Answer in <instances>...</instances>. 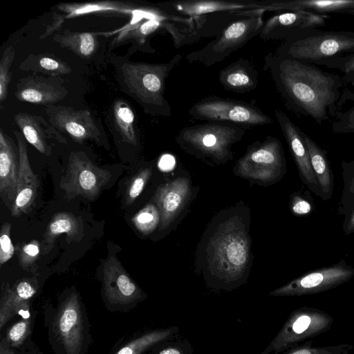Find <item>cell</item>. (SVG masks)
<instances>
[{"mask_svg": "<svg viewBox=\"0 0 354 354\" xmlns=\"http://www.w3.org/2000/svg\"><path fill=\"white\" fill-rule=\"evenodd\" d=\"M218 81L227 91L245 93L257 87L258 72L248 59L239 58L219 71Z\"/></svg>", "mask_w": 354, "mask_h": 354, "instance_id": "26", "label": "cell"}, {"mask_svg": "<svg viewBox=\"0 0 354 354\" xmlns=\"http://www.w3.org/2000/svg\"><path fill=\"white\" fill-rule=\"evenodd\" d=\"M19 315H21V319L7 329L5 335L9 346L16 351L32 337L37 312L30 306L21 310Z\"/></svg>", "mask_w": 354, "mask_h": 354, "instance_id": "34", "label": "cell"}, {"mask_svg": "<svg viewBox=\"0 0 354 354\" xmlns=\"http://www.w3.org/2000/svg\"><path fill=\"white\" fill-rule=\"evenodd\" d=\"M342 77L345 84H351L354 86V74L344 75Z\"/></svg>", "mask_w": 354, "mask_h": 354, "instance_id": "50", "label": "cell"}, {"mask_svg": "<svg viewBox=\"0 0 354 354\" xmlns=\"http://www.w3.org/2000/svg\"><path fill=\"white\" fill-rule=\"evenodd\" d=\"M275 53L300 62L322 66L331 59L354 53V31L307 29L286 39Z\"/></svg>", "mask_w": 354, "mask_h": 354, "instance_id": "5", "label": "cell"}, {"mask_svg": "<svg viewBox=\"0 0 354 354\" xmlns=\"http://www.w3.org/2000/svg\"><path fill=\"white\" fill-rule=\"evenodd\" d=\"M0 354H17V351L9 346L5 337L0 342Z\"/></svg>", "mask_w": 354, "mask_h": 354, "instance_id": "49", "label": "cell"}, {"mask_svg": "<svg viewBox=\"0 0 354 354\" xmlns=\"http://www.w3.org/2000/svg\"><path fill=\"white\" fill-rule=\"evenodd\" d=\"M111 176L108 170L93 164L84 153L72 151L59 185L68 198L80 196L93 200L110 180Z\"/></svg>", "mask_w": 354, "mask_h": 354, "instance_id": "12", "label": "cell"}, {"mask_svg": "<svg viewBox=\"0 0 354 354\" xmlns=\"http://www.w3.org/2000/svg\"><path fill=\"white\" fill-rule=\"evenodd\" d=\"M13 119L26 140L42 154L50 156L55 142H67L41 116L20 112L15 114Z\"/></svg>", "mask_w": 354, "mask_h": 354, "instance_id": "24", "label": "cell"}, {"mask_svg": "<svg viewBox=\"0 0 354 354\" xmlns=\"http://www.w3.org/2000/svg\"><path fill=\"white\" fill-rule=\"evenodd\" d=\"M59 77L30 75L21 78L16 86L15 97L21 102L51 105L62 100L68 91Z\"/></svg>", "mask_w": 354, "mask_h": 354, "instance_id": "19", "label": "cell"}, {"mask_svg": "<svg viewBox=\"0 0 354 354\" xmlns=\"http://www.w3.org/2000/svg\"><path fill=\"white\" fill-rule=\"evenodd\" d=\"M17 256L21 268L29 270L39 258L40 254V243L33 239L28 243L19 244L17 246Z\"/></svg>", "mask_w": 354, "mask_h": 354, "instance_id": "39", "label": "cell"}, {"mask_svg": "<svg viewBox=\"0 0 354 354\" xmlns=\"http://www.w3.org/2000/svg\"><path fill=\"white\" fill-rule=\"evenodd\" d=\"M344 13L354 16V8L348 9Z\"/></svg>", "mask_w": 354, "mask_h": 354, "instance_id": "51", "label": "cell"}, {"mask_svg": "<svg viewBox=\"0 0 354 354\" xmlns=\"http://www.w3.org/2000/svg\"><path fill=\"white\" fill-rule=\"evenodd\" d=\"M15 55L12 46L6 48L0 59V102L2 103L8 97V85L12 80L10 68Z\"/></svg>", "mask_w": 354, "mask_h": 354, "instance_id": "38", "label": "cell"}, {"mask_svg": "<svg viewBox=\"0 0 354 354\" xmlns=\"http://www.w3.org/2000/svg\"><path fill=\"white\" fill-rule=\"evenodd\" d=\"M24 71L40 73L50 77H59L72 72L71 67L57 57L47 54H30L19 64Z\"/></svg>", "mask_w": 354, "mask_h": 354, "instance_id": "32", "label": "cell"}, {"mask_svg": "<svg viewBox=\"0 0 354 354\" xmlns=\"http://www.w3.org/2000/svg\"><path fill=\"white\" fill-rule=\"evenodd\" d=\"M101 281L104 305L112 313L132 310L147 297L113 257L105 261Z\"/></svg>", "mask_w": 354, "mask_h": 354, "instance_id": "11", "label": "cell"}, {"mask_svg": "<svg viewBox=\"0 0 354 354\" xmlns=\"http://www.w3.org/2000/svg\"><path fill=\"white\" fill-rule=\"evenodd\" d=\"M263 69L290 110L319 124L332 121L346 84L342 77L277 53L264 57Z\"/></svg>", "mask_w": 354, "mask_h": 354, "instance_id": "1", "label": "cell"}, {"mask_svg": "<svg viewBox=\"0 0 354 354\" xmlns=\"http://www.w3.org/2000/svg\"><path fill=\"white\" fill-rule=\"evenodd\" d=\"M149 354H194V349L187 339L169 340L156 346Z\"/></svg>", "mask_w": 354, "mask_h": 354, "instance_id": "42", "label": "cell"}, {"mask_svg": "<svg viewBox=\"0 0 354 354\" xmlns=\"http://www.w3.org/2000/svg\"><path fill=\"white\" fill-rule=\"evenodd\" d=\"M354 277V268L344 259L327 267L309 271L269 293L274 297L317 294L339 286Z\"/></svg>", "mask_w": 354, "mask_h": 354, "instance_id": "13", "label": "cell"}, {"mask_svg": "<svg viewBox=\"0 0 354 354\" xmlns=\"http://www.w3.org/2000/svg\"><path fill=\"white\" fill-rule=\"evenodd\" d=\"M151 175V168H144L139 171L129 182L126 193L125 199L127 205L132 204L140 196Z\"/></svg>", "mask_w": 354, "mask_h": 354, "instance_id": "40", "label": "cell"}, {"mask_svg": "<svg viewBox=\"0 0 354 354\" xmlns=\"http://www.w3.org/2000/svg\"><path fill=\"white\" fill-rule=\"evenodd\" d=\"M19 154V171L17 191L15 203L10 210L13 216L17 217L28 213L35 201L39 180L30 165L27 141L20 132L14 131Z\"/></svg>", "mask_w": 354, "mask_h": 354, "instance_id": "20", "label": "cell"}, {"mask_svg": "<svg viewBox=\"0 0 354 354\" xmlns=\"http://www.w3.org/2000/svg\"><path fill=\"white\" fill-rule=\"evenodd\" d=\"M111 111V127L123 142L137 146L136 116L131 106L124 99H117Z\"/></svg>", "mask_w": 354, "mask_h": 354, "instance_id": "30", "label": "cell"}, {"mask_svg": "<svg viewBox=\"0 0 354 354\" xmlns=\"http://www.w3.org/2000/svg\"><path fill=\"white\" fill-rule=\"evenodd\" d=\"M333 317L314 307L294 310L261 354L278 353L328 331Z\"/></svg>", "mask_w": 354, "mask_h": 354, "instance_id": "9", "label": "cell"}, {"mask_svg": "<svg viewBox=\"0 0 354 354\" xmlns=\"http://www.w3.org/2000/svg\"><path fill=\"white\" fill-rule=\"evenodd\" d=\"M19 171L17 145L0 130V196L11 210L16 198Z\"/></svg>", "mask_w": 354, "mask_h": 354, "instance_id": "22", "label": "cell"}, {"mask_svg": "<svg viewBox=\"0 0 354 354\" xmlns=\"http://www.w3.org/2000/svg\"><path fill=\"white\" fill-rule=\"evenodd\" d=\"M236 170L243 177L263 182L280 178L286 171L281 142L268 136L263 141L252 143L238 161Z\"/></svg>", "mask_w": 354, "mask_h": 354, "instance_id": "10", "label": "cell"}, {"mask_svg": "<svg viewBox=\"0 0 354 354\" xmlns=\"http://www.w3.org/2000/svg\"><path fill=\"white\" fill-rule=\"evenodd\" d=\"M267 1L179 0L158 3L159 7L170 15L189 18H199L215 12H228L234 15L239 12L259 9L270 5Z\"/></svg>", "mask_w": 354, "mask_h": 354, "instance_id": "15", "label": "cell"}, {"mask_svg": "<svg viewBox=\"0 0 354 354\" xmlns=\"http://www.w3.org/2000/svg\"><path fill=\"white\" fill-rule=\"evenodd\" d=\"M292 213L298 216H306L311 214L315 209L313 198L308 191L304 193H294L290 200Z\"/></svg>", "mask_w": 354, "mask_h": 354, "instance_id": "41", "label": "cell"}, {"mask_svg": "<svg viewBox=\"0 0 354 354\" xmlns=\"http://www.w3.org/2000/svg\"><path fill=\"white\" fill-rule=\"evenodd\" d=\"M44 326L54 354H87L92 343L91 324L82 298L74 288L62 292L54 305H43Z\"/></svg>", "mask_w": 354, "mask_h": 354, "instance_id": "2", "label": "cell"}, {"mask_svg": "<svg viewBox=\"0 0 354 354\" xmlns=\"http://www.w3.org/2000/svg\"><path fill=\"white\" fill-rule=\"evenodd\" d=\"M12 223L5 222L0 232V266L9 261L15 253V247L10 237Z\"/></svg>", "mask_w": 354, "mask_h": 354, "instance_id": "43", "label": "cell"}, {"mask_svg": "<svg viewBox=\"0 0 354 354\" xmlns=\"http://www.w3.org/2000/svg\"><path fill=\"white\" fill-rule=\"evenodd\" d=\"M263 16L248 17L234 21L224 28L217 37L205 46L187 55L189 63L210 67L221 62L232 53L259 35Z\"/></svg>", "mask_w": 354, "mask_h": 354, "instance_id": "8", "label": "cell"}, {"mask_svg": "<svg viewBox=\"0 0 354 354\" xmlns=\"http://www.w3.org/2000/svg\"><path fill=\"white\" fill-rule=\"evenodd\" d=\"M301 133L310 156L313 170L322 191V199L326 201L332 198L334 189V176L327 153L306 133L303 131Z\"/></svg>", "mask_w": 354, "mask_h": 354, "instance_id": "28", "label": "cell"}, {"mask_svg": "<svg viewBox=\"0 0 354 354\" xmlns=\"http://www.w3.org/2000/svg\"><path fill=\"white\" fill-rule=\"evenodd\" d=\"M342 227L344 234L346 235L354 233V207L351 212L345 216Z\"/></svg>", "mask_w": 354, "mask_h": 354, "instance_id": "47", "label": "cell"}, {"mask_svg": "<svg viewBox=\"0 0 354 354\" xmlns=\"http://www.w3.org/2000/svg\"><path fill=\"white\" fill-rule=\"evenodd\" d=\"M181 59L182 55L177 54L167 62L149 64L115 57L112 62L121 90L134 99L147 114L170 117L171 107L165 97L166 80Z\"/></svg>", "mask_w": 354, "mask_h": 354, "instance_id": "3", "label": "cell"}, {"mask_svg": "<svg viewBox=\"0 0 354 354\" xmlns=\"http://www.w3.org/2000/svg\"><path fill=\"white\" fill-rule=\"evenodd\" d=\"M343 168L344 189L339 204V214H348L354 207V159L351 162H342Z\"/></svg>", "mask_w": 354, "mask_h": 354, "instance_id": "35", "label": "cell"}, {"mask_svg": "<svg viewBox=\"0 0 354 354\" xmlns=\"http://www.w3.org/2000/svg\"><path fill=\"white\" fill-rule=\"evenodd\" d=\"M131 221L141 234H149L160 223L159 210L154 204L149 203L132 217Z\"/></svg>", "mask_w": 354, "mask_h": 354, "instance_id": "36", "label": "cell"}, {"mask_svg": "<svg viewBox=\"0 0 354 354\" xmlns=\"http://www.w3.org/2000/svg\"><path fill=\"white\" fill-rule=\"evenodd\" d=\"M175 165V159L170 155H165L159 161V167L163 171H170Z\"/></svg>", "mask_w": 354, "mask_h": 354, "instance_id": "48", "label": "cell"}, {"mask_svg": "<svg viewBox=\"0 0 354 354\" xmlns=\"http://www.w3.org/2000/svg\"><path fill=\"white\" fill-rule=\"evenodd\" d=\"M178 331L174 326L146 330L120 344L110 354H145L173 339Z\"/></svg>", "mask_w": 354, "mask_h": 354, "instance_id": "27", "label": "cell"}, {"mask_svg": "<svg viewBox=\"0 0 354 354\" xmlns=\"http://www.w3.org/2000/svg\"><path fill=\"white\" fill-rule=\"evenodd\" d=\"M37 277L22 278L12 285L2 282L0 298V330L21 310L31 306L39 290Z\"/></svg>", "mask_w": 354, "mask_h": 354, "instance_id": "18", "label": "cell"}, {"mask_svg": "<svg viewBox=\"0 0 354 354\" xmlns=\"http://www.w3.org/2000/svg\"><path fill=\"white\" fill-rule=\"evenodd\" d=\"M274 116L296 164L301 180L311 192L322 198V191L313 170L310 156L301 136V129L281 110H275Z\"/></svg>", "mask_w": 354, "mask_h": 354, "instance_id": "17", "label": "cell"}, {"mask_svg": "<svg viewBox=\"0 0 354 354\" xmlns=\"http://www.w3.org/2000/svg\"><path fill=\"white\" fill-rule=\"evenodd\" d=\"M188 178L180 177L159 186L153 201L160 215V230H165L179 215L190 196Z\"/></svg>", "mask_w": 354, "mask_h": 354, "instance_id": "21", "label": "cell"}, {"mask_svg": "<svg viewBox=\"0 0 354 354\" xmlns=\"http://www.w3.org/2000/svg\"><path fill=\"white\" fill-rule=\"evenodd\" d=\"M195 120L237 125L245 129L272 123L257 106L242 101L209 96L194 103L188 111Z\"/></svg>", "mask_w": 354, "mask_h": 354, "instance_id": "7", "label": "cell"}, {"mask_svg": "<svg viewBox=\"0 0 354 354\" xmlns=\"http://www.w3.org/2000/svg\"><path fill=\"white\" fill-rule=\"evenodd\" d=\"M45 111L50 124L75 142L82 144L86 140H92L98 145L102 143L103 134L88 110L51 104L46 106Z\"/></svg>", "mask_w": 354, "mask_h": 354, "instance_id": "14", "label": "cell"}, {"mask_svg": "<svg viewBox=\"0 0 354 354\" xmlns=\"http://www.w3.org/2000/svg\"><path fill=\"white\" fill-rule=\"evenodd\" d=\"M53 41L85 59H90L95 53L99 45L96 34L70 30L55 35Z\"/></svg>", "mask_w": 354, "mask_h": 354, "instance_id": "31", "label": "cell"}, {"mask_svg": "<svg viewBox=\"0 0 354 354\" xmlns=\"http://www.w3.org/2000/svg\"><path fill=\"white\" fill-rule=\"evenodd\" d=\"M322 66L337 70L343 73L344 75L354 74V53L331 59Z\"/></svg>", "mask_w": 354, "mask_h": 354, "instance_id": "44", "label": "cell"}, {"mask_svg": "<svg viewBox=\"0 0 354 354\" xmlns=\"http://www.w3.org/2000/svg\"><path fill=\"white\" fill-rule=\"evenodd\" d=\"M246 131L237 125L207 122L183 127L175 140L190 153L220 162L232 156L231 147Z\"/></svg>", "mask_w": 354, "mask_h": 354, "instance_id": "6", "label": "cell"}, {"mask_svg": "<svg viewBox=\"0 0 354 354\" xmlns=\"http://www.w3.org/2000/svg\"><path fill=\"white\" fill-rule=\"evenodd\" d=\"M64 21V20L59 14L54 12L51 24L46 26V30L44 34L39 37V39H43L59 30Z\"/></svg>", "mask_w": 354, "mask_h": 354, "instance_id": "45", "label": "cell"}, {"mask_svg": "<svg viewBox=\"0 0 354 354\" xmlns=\"http://www.w3.org/2000/svg\"><path fill=\"white\" fill-rule=\"evenodd\" d=\"M63 233L67 235L68 243L79 241L83 236L82 222L71 212H59L49 221L42 241L44 254L52 250L55 240Z\"/></svg>", "mask_w": 354, "mask_h": 354, "instance_id": "29", "label": "cell"}, {"mask_svg": "<svg viewBox=\"0 0 354 354\" xmlns=\"http://www.w3.org/2000/svg\"><path fill=\"white\" fill-rule=\"evenodd\" d=\"M64 15V20L87 15L105 17H129L133 20L147 12L151 6L121 1H97L91 3H62L56 5Z\"/></svg>", "mask_w": 354, "mask_h": 354, "instance_id": "23", "label": "cell"}, {"mask_svg": "<svg viewBox=\"0 0 354 354\" xmlns=\"http://www.w3.org/2000/svg\"><path fill=\"white\" fill-rule=\"evenodd\" d=\"M17 351V354H44L31 337L28 339Z\"/></svg>", "mask_w": 354, "mask_h": 354, "instance_id": "46", "label": "cell"}, {"mask_svg": "<svg viewBox=\"0 0 354 354\" xmlns=\"http://www.w3.org/2000/svg\"><path fill=\"white\" fill-rule=\"evenodd\" d=\"M353 349L349 344H339L327 346H313L311 342H304L284 351L273 354H347Z\"/></svg>", "mask_w": 354, "mask_h": 354, "instance_id": "37", "label": "cell"}, {"mask_svg": "<svg viewBox=\"0 0 354 354\" xmlns=\"http://www.w3.org/2000/svg\"><path fill=\"white\" fill-rule=\"evenodd\" d=\"M208 268L226 286L240 282L250 259V244L244 226L231 218L216 230L208 245Z\"/></svg>", "mask_w": 354, "mask_h": 354, "instance_id": "4", "label": "cell"}, {"mask_svg": "<svg viewBox=\"0 0 354 354\" xmlns=\"http://www.w3.org/2000/svg\"><path fill=\"white\" fill-rule=\"evenodd\" d=\"M354 8V0H295L272 1L264 8L243 12L244 17L263 16L267 12L304 10L315 14L328 15L330 12L344 13Z\"/></svg>", "mask_w": 354, "mask_h": 354, "instance_id": "25", "label": "cell"}, {"mask_svg": "<svg viewBox=\"0 0 354 354\" xmlns=\"http://www.w3.org/2000/svg\"><path fill=\"white\" fill-rule=\"evenodd\" d=\"M335 133H354V91L345 86L337 102V108L331 121Z\"/></svg>", "mask_w": 354, "mask_h": 354, "instance_id": "33", "label": "cell"}, {"mask_svg": "<svg viewBox=\"0 0 354 354\" xmlns=\"http://www.w3.org/2000/svg\"><path fill=\"white\" fill-rule=\"evenodd\" d=\"M330 17L304 10L279 12L264 21L259 35L263 40L286 39L303 30L325 26Z\"/></svg>", "mask_w": 354, "mask_h": 354, "instance_id": "16", "label": "cell"}]
</instances>
